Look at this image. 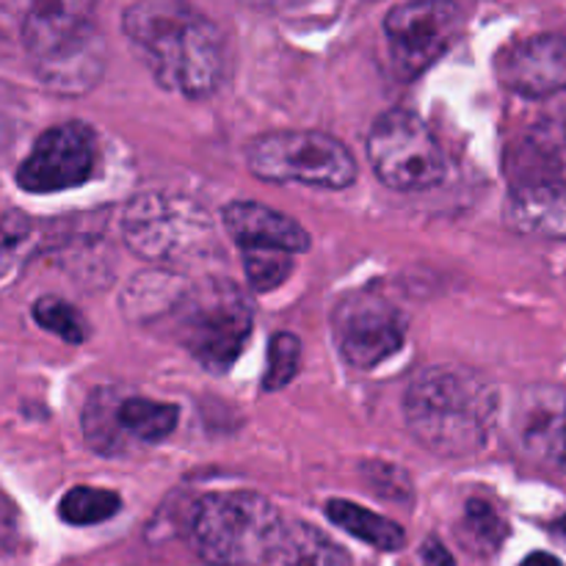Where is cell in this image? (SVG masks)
Here are the masks:
<instances>
[{"label": "cell", "mask_w": 566, "mask_h": 566, "mask_svg": "<svg viewBox=\"0 0 566 566\" xmlns=\"http://www.w3.org/2000/svg\"><path fill=\"white\" fill-rule=\"evenodd\" d=\"M122 31L166 92L188 99L219 92L230 50L224 31L199 9L175 0H144L127 6Z\"/></svg>", "instance_id": "cell-1"}, {"label": "cell", "mask_w": 566, "mask_h": 566, "mask_svg": "<svg viewBox=\"0 0 566 566\" xmlns=\"http://www.w3.org/2000/svg\"><path fill=\"white\" fill-rule=\"evenodd\" d=\"M409 431L437 457H473L497 420V390L473 368L434 365L403 396Z\"/></svg>", "instance_id": "cell-2"}, {"label": "cell", "mask_w": 566, "mask_h": 566, "mask_svg": "<svg viewBox=\"0 0 566 566\" xmlns=\"http://www.w3.org/2000/svg\"><path fill=\"white\" fill-rule=\"evenodd\" d=\"M22 44L55 92H88L105 70L103 36L88 3L33 6L22 22Z\"/></svg>", "instance_id": "cell-3"}, {"label": "cell", "mask_w": 566, "mask_h": 566, "mask_svg": "<svg viewBox=\"0 0 566 566\" xmlns=\"http://www.w3.org/2000/svg\"><path fill=\"white\" fill-rule=\"evenodd\" d=\"M282 525L274 503L258 492H210L193 506L188 539L205 564L252 566L269 562Z\"/></svg>", "instance_id": "cell-4"}, {"label": "cell", "mask_w": 566, "mask_h": 566, "mask_svg": "<svg viewBox=\"0 0 566 566\" xmlns=\"http://www.w3.org/2000/svg\"><path fill=\"white\" fill-rule=\"evenodd\" d=\"M252 335V304L232 282L208 280L177 302V340L210 374H227Z\"/></svg>", "instance_id": "cell-5"}, {"label": "cell", "mask_w": 566, "mask_h": 566, "mask_svg": "<svg viewBox=\"0 0 566 566\" xmlns=\"http://www.w3.org/2000/svg\"><path fill=\"white\" fill-rule=\"evenodd\" d=\"M247 164L252 175L269 182L340 191L357 180V160L346 144L315 130H285L254 138L247 147Z\"/></svg>", "instance_id": "cell-6"}, {"label": "cell", "mask_w": 566, "mask_h": 566, "mask_svg": "<svg viewBox=\"0 0 566 566\" xmlns=\"http://www.w3.org/2000/svg\"><path fill=\"white\" fill-rule=\"evenodd\" d=\"M376 177L396 191H429L446 180V155L412 111H385L368 133Z\"/></svg>", "instance_id": "cell-7"}, {"label": "cell", "mask_w": 566, "mask_h": 566, "mask_svg": "<svg viewBox=\"0 0 566 566\" xmlns=\"http://www.w3.org/2000/svg\"><path fill=\"white\" fill-rule=\"evenodd\" d=\"M506 216L531 235L566 238V166L551 147L528 142L512 155Z\"/></svg>", "instance_id": "cell-8"}, {"label": "cell", "mask_w": 566, "mask_h": 566, "mask_svg": "<svg viewBox=\"0 0 566 566\" xmlns=\"http://www.w3.org/2000/svg\"><path fill=\"white\" fill-rule=\"evenodd\" d=\"M125 241L149 263H171L208 241L210 219L199 205L169 193H142L125 208Z\"/></svg>", "instance_id": "cell-9"}, {"label": "cell", "mask_w": 566, "mask_h": 566, "mask_svg": "<svg viewBox=\"0 0 566 566\" xmlns=\"http://www.w3.org/2000/svg\"><path fill=\"white\" fill-rule=\"evenodd\" d=\"M332 335L337 352L352 368L368 370L401 352L407 340V318L381 293L357 291L335 307Z\"/></svg>", "instance_id": "cell-10"}, {"label": "cell", "mask_w": 566, "mask_h": 566, "mask_svg": "<svg viewBox=\"0 0 566 566\" xmlns=\"http://www.w3.org/2000/svg\"><path fill=\"white\" fill-rule=\"evenodd\" d=\"M462 28L453 3H401L385 17L390 64L401 81H415L448 53Z\"/></svg>", "instance_id": "cell-11"}, {"label": "cell", "mask_w": 566, "mask_h": 566, "mask_svg": "<svg viewBox=\"0 0 566 566\" xmlns=\"http://www.w3.org/2000/svg\"><path fill=\"white\" fill-rule=\"evenodd\" d=\"M97 166V136L83 122H64L36 138L17 169V186L31 193H55L83 186Z\"/></svg>", "instance_id": "cell-12"}, {"label": "cell", "mask_w": 566, "mask_h": 566, "mask_svg": "<svg viewBox=\"0 0 566 566\" xmlns=\"http://www.w3.org/2000/svg\"><path fill=\"white\" fill-rule=\"evenodd\" d=\"M514 448L542 468L566 464V390L558 385H528L514 398L509 418Z\"/></svg>", "instance_id": "cell-13"}, {"label": "cell", "mask_w": 566, "mask_h": 566, "mask_svg": "<svg viewBox=\"0 0 566 566\" xmlns=\"http://www.w3.org/2000/svg\"><path fill=\"white\" fill-rule=\"evenodd\" d=\"M497 77L520 97L542 99L566 92V39L539 33L512 44L497 61Z\"/></svg>", "instance_id": "cell-14"}, {"label": "cell", "mask_w": 566, "mask_h": 566, "mask_svg": "<svg viewBox=\"0 0 566 566\" xmlns=\"http://www.w3.org/2000/svg\"><path fill=\"white\" fill-rule=\"evenodd\" d=\"M221 221L243 252H282L293 258L310 249V232L291 216L265 205L232 202L221 213Z\"/></svg>", "instance_id": "cell-15"}, {"label": "cell", "mask_w": 566, "mask_h": 566, "mask_svg": "<svg viewBox=\"0 0 566 566\" xmlns=\"http://www.w3.org/2000/svg\"><path fill=\"white\" fill-rule=\"evenodd\" d=\"M269 566H352L348 553L307 523H285Z\"/></svg>", "instance_id": "cell-16"}, {"label": "cell", "mask_w": 566, "mask_h": 566, "mask_svg": "<svg viewBox=\"0 0 566 566\" xmlns=\"http://www.w3.org/2000/svg\"><path fill=\"white\" fill-rule=\"evenodd\" d=\"M326 517L337 525V528L348 531L357 536L365 545L376 547V551L396 553L407 545V534L398 523L381 517V514L368 512V509L357 506L352 501H329L326 503Z\"/></svg>", "instance_id": "cell-17"}, {"label": "cell", "mask_w": 566, "mask_h": 566, "mask_svg": "<svg viewBox=\"0 0 566 566\" xmlns=\"http://www.w3.org/2000/svg\"><path fill=\"white\" fill-rule=\"evenodd\" d=\"M177 407L149 398H119L116 403V426L122 437H133L142 442H160L175 431L177 426Z\"/></svg>", "instance_id": "cell-18"}, {"label": "cell", "mask_w": 566, "mask_h": 566, "mask_svg": "<svg viewBox=\"0 0 566 566\" xmlns=\"http://www.w3.org/2000/svg\"><path fill=\"white\" fill-rule=\"evenodd\" d=\"M459 536H462L464 547H470L475 556H492L506 542L509 525L503 520V514L490 501H484V497H470L464 503Z\"/></svg>", "instance_id": "cell-19"}, {"label": "cell", "mask_w": 566, "mask_h": 566, "mask_svg": "<svg viewBox=\"0 0 566 566\" xmlns=\"http://www.w3.org/2000/svg\"><path fill=\"white\" fill-rule=\"evenodd\" d=\"M122 497L114 490L97 486H72L59 503V517L66 525H97L119 514Z\"/></svg>", "instance_id": "cell-20"}, {"label": "cell", "mask_w": 566, "mask_h": 566, "mask_svg": "<svg viewBox=\"0 0 566 566\" xmlns=\"http://www.w3.org/2000/svg\"><path fill=\"white\" fill-rule=\"evenodd\" d=\"M116 398L108 390H97L88 398L83 409V434L88 446L99 453H119L122 451V431L116 426Z\"/></svg>", "instance_id": "cell-21"}, {"label": "cell", "mask_w": 566, "mask_h": 566, "mask_svg": "<svg viewBox=\"0 0 566 566\" xmlns=\"http://www.w3.org/2000/svg\"><path fill=\"white\" fill-rule=\"evenodd\" d=\"M33 321L42 329L53 332L66 343H83L88 340V321L83 318L81 310L72 307L70 302L55 296H44L33 304Z\"/></svg>", "instance_id": "cell-22"}, {"label": "cell", "mask_w": 566, "mask_h": 566, "mask_svg": "<svg viewBox=\"0 0 566 566\" xmlns=\"http://www.w3.org/2000/svg\"><path fill=\"white\" fill-rule=\"evenodd\" d=\"M302 365V340L291 332H276L269 343V363H265L263 390L274 392L282 390L293 381Z\"/></svg>", "instance_id": "cell-23"}, {"label": "cell", "mask_w": 566, "mask_h": 566, "mask_svg": "<svg viewBox=\"0 0 566 566\" xmlns=\"http://www.w3.org/2000/svg\"><path fill=\"white\" fill-rule=\"evenodd\" d=\"M243 269L254 291H274L291 276L293 258L282 252H243Z\"/></svg>", "instance_id": "cell-24"}, {"label": "cell", "mask_w": 566, "mask_h": 566, "mask_svg": "<svg viewBox=\"0 0 566 566\" xmlns=\"http://www.w3.org/2000/svg\"><path fill=\"white\" fill-rule=\"evenodd\" d=\"M28 235H31V224H28L25 216L9 213L0 219V280L11 271L17 252L28 241Z\"/></svg>", "instance_id": "cell-25"}, {"label": "cell", "mask_w": 566, "mask_h": 566, "mask_svg": "<svg viewBox=\"0 0 566 566\" xmlns=\"http://www.w3.org/2000/svg\"><path fill=\"white\" fill-rule=\"evenodd\" d=\"M17 536H20V514L14 503L0 492V553L11 551Z\"/></svg>", "instance_id": "cell-26"}, {"label": "cell", "mask_w": 566, "mask_h": 566, "mask_svg": "<svg viewBox=\"0 0 566 566\" xmlns=\"http://www.w3.org/2000/svg\"><path fill=\"white\" fill-rule=\"evenodd\" d=\"M418 566H457V564H453L451 553H448V547L442 545L440 539H426L423 547H420Z\"/></svg>", "instance_id": "cell-27"}, {"label": "cell", "mask_w": 566, "mask_h": 566, "mask_svg": "<svg viewBox=\"0 0 566 566\" xmlns=\"http://www.w3.org/2000/svg\"><path fill=\"white\" fill-rule=\"evenodd\" d=\"M520 566H564L562 562H558V558L556 556H551V553H531V556L528 558H525V562L523 564H520Z\"/></svg>", "instance_id": "cell-28"}, {"label": "cell", "mask_w": 566, "mask_h": 566, "mask_svg": "<svg viewBox=\"0 0 566 566\" xmlns=\"http://www.w3.org/2000/svg\"><path fill=\"white\" fill-rule=\"evenodd\" d=\"M556 534H558V536H564V539H566V514H564V517L558 520V523H556Z\"/></svg>", "instance_id": "cell-29"}, {"label": "cell", "mask_w": 566, "mask_h": 566, "mask_svg": "<svg viewBox=\"0 0 566 566\" xmlns=\"http://www.w3.org/2000/svg\"><path fill=\"white\" fill-rule=\"evenodd\" d=\"M564 468H566V464H564Z\"/></svg>", "instance_id": "cell-30"}]
</instances>
